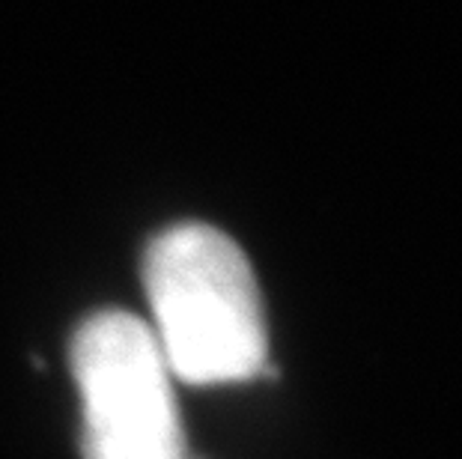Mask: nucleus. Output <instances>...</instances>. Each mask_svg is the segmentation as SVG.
I'll list each match as a JSON object with an SVG mask.
<instances>
[{
  "label": "nucleus",
  "mask_w": 462,
  "mask_h": 459,
  "mask_svg": "<svg viewBox=\"0 0 462 459\" xmlns=\"http://www.w3.org/2000/svg\"><path fill=\"white\" fill-rule=\"evenodd\" d=\"M141 278L146 326L176 382L230 385L263 373L265 308L239 242L209 224H173L146 245Z\"/></svg>",
  "instance_id": "obj_1"
},
{
  "label": "nucleus",
  "mask_w": 462,
  "mask_h": 459,
  "mask_svg": "<svg viewBox=\"0 0 462 459\" xmlns=\"http://www.w3.org/2000/svg\"><path fill=\"white\" fill-rule=\"evenodd\" d=\"M84 459H185L173 373L146 319L99 310L72 337Z\"/></svg>",
  "instance_id": "obj_2"
}]
</instances>
